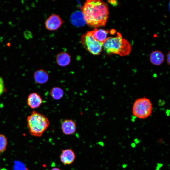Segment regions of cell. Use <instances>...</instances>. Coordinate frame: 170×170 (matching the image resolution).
Instances as JSON below:
<instances>
[{"instance_id":"8992f818","label":"cell","mask_w":170,"mask_h":170,"mask_svg":"<svg viewBox=\"0 0 170 170\" xmlns=\"http://www.w3.org/2000/svg\"><path fill=\"white\" fill-rule=\"evenodd\" d=\"M63 22L58 15L53 14L50 15L45 22L46 28L50 31L57 30L62 25Z\"/></svg>"},{"instance_id":"ba28073f","label":"cell","mask_w":170,"mask_h":170,"mask_svg":"<svg viewBox=\"0 0 170 170\" xmlns=\"http://www.w3.org/2000/svg\"><path fill=\"white\" fill-rule=\"evenodd\" d=\"M61 128L64 134L66 135H71L76 132V123L72 120L66 119L62 122Z\"/></svg>"},{"instance_id":"ffe728a7","label":"cell","mask_w":170,"mask_h":170,"mask_svg":"<svg viewBox=\"0 0 170 170\" xmlns=\"http://www.w3.org/2000/svg\"><path fill=\"white\" fill-rule=\"evenodd\" d=\"M51 170H61L57 168H54L51 169Z\"/></svg>"},{"instance_id":"2e32d148","label":"cell","mask_w":170,"mask_h":170,"mask_svg":"<svg viewBox=\"0 0 170 170\" xmlns=\"http://www.w3.org/2000/svg\"><path fill=\"white\" fill-rule=\"evenodd\" d=\"M7 139L5 135L0 134V153L4 152L7 145Z\"/></svg>"},{"instance_id":"9c48e42d","label":"cell","mask_w":170,"mask_h":170,"mask_svg":"<svg viewBox=\"0 0 170 170\" xmlns=\"http://www.w3.org/2000/svg\"><path fill=\"white\" fill-rule=\"evenodd\" d=\"M42 102L41 96L36 93H32L28 96L27 104L31 109H35L39 107Z\"/></svg>"},{"instance_id":"30bf717a","label":"cell","mask_w":170,"mask_h":170,"mask_svg":"<svg viewBox=\"0 0 170 170\" xmlns=\"http://www.w3.org/2000/svg\"><path fill=\"white\" fill-rule=\"evenodd\" d=\"M34 78L35 82L39 84L46 83L49 79L47 72L43 69L37 70L34 73Z\"/></svg>"},{"instance_id":"9a60e30c","label":"cell","mask_w":170,"mask_h":170,"mask_svg":"<svg viewBox=\"0 0 170 170\" xmlns=\"http://www.w3.org/2000/svg\"><path fill=\"white\" fill-rule=\"evenodd\" d=\"M50 94L52 97L56 100H58L61 99L64 95V91L63 89L58 87L52 88L50 91Z\"/></svg>"},{"instance_id":"7c38bea8","label":"cell","mask_w":170,"mask_h":170,"mask_svg":"<svg viewBox=\"0 0 170 170\" xmlns=\"http://www.w3.org/2000/svg\"><path fill=\"white\" fill-rule=\"evenodd\" d=\"M164 57L163 53L158 50L153 51L150 55V62L153 65H160L164 61Z\"/></svg>"},{"instance_id":"6da1fadb","label":"cell","mask_w":170,"mask_h":170,"mask_svg":"<svg viewBox=\"0 0 170 170\" xmlns=\"http://www.w3.org/2000/svg\"><path fill=\"white\" fill-rule=\"evenodd\" d=\"M86 23L89 26L98 28L105 26L109 17L107 4L100 0H88L82 8Z\"/></svg>"},{"instance_id":"5bb4252c","label":"cell","mask_w":170,"mask_h":170,"mask_svg":"<svg viewBox=\"0 0 170 170\" xmlns=\"http://www.w3.org/2000/svg\"><path fill=\"white\" fill-rule=\"evenodd\" d=\"M56 60L58 65L62 67H65L70 64L71 61V57L67 53L62 52L57 55Z\"/></svg>"},{"instance_id":"52a82bcc","label":"cell","mask_w":170,"mask_h":170,"mask_svg":"<svg viewBox=\"0 0 170 170\" xmlns=\"http://www.w3.org/2000/svg\"><path fill=\"white\" fill-rule=\"evenodd\" d=\"M60 158L63 164L64 165H70L74 162L76 155L72 149H67L62 150Z\"/></svg>"},{"instance_id":"5b68a950","label":"cell","mask_w":170,"mask_h":170,"mask_svg":"<svg viewBox=\"0 0 170 170\" xmlns=\"http://www.w3.org/2000/svg\"><path fill=\"white\" fill-rule=\"evenodd\" d=\"M81 42L84 48L93 55H99L102 51L103 43L94 39L91 31H88L81 36Z\"/></svg>"},{"instance_id":"4fadbf2b","label":"cell","mask_w":170,"mask_h":170,"mask_svg":"<svg viewBox=\"0 0 170 170\" xmlns=\"http://www.w3.org/2000/svg\"><path fill=\"white\" fill-rule=\"evenodd\" d=\"M92 34L94 39L97 41L103 43L107 38L108 30L103 29L95 28L91 31Z\"/></svg>"},{"instance_id":"8fae6325","label":"cell","mask_w":170,"mask_h":170,"mask_svg":"<svg viewBox=\"0 0 170 170\" xmlns=\"http://www.w3.org/2000/svg\"><path fill=\"white\" fill-rule=\"evenodd\" d=\"M71 20L72 24L77 27L82 26L86 23L83 13L79 11L73 13L71 16Z\"/></svg>"},{"instance_id":"7a4b0ae2","label":"cell","mask_w":170,"mask_h":170,"mask_svg":"<svg viewBox=\"0 0 170 170\" xmlns=\"http://www.w3.org/2000/svg\"><path fill=\"white\" fill-rule=\"evenodd\" d=\"M102 47L108 54H117L122 56L129 54L131 50L129 42L123 39L119 32L116 33L115 37L107 38L103 43Z\"/></svg>"},{"instance_id":"3957f363","label":"cell","mask_w":170,"mask_h":170,"mask_svg":"<svg viewBox=\"0 0 170 170\" xmlns=\"http://www.w3.org/2000/svg\"><path fill=\"white\" fill-rule=\"evenodd\" d=\"M27 121L30 134L36 137L42 136L50 124L47 117L35 111H33L27 117Z\"/></svg>"},{"instance_id":"277c9868","label":"cell","mask_w":170,"mask_h":170,"mask_svg":"<svg viewBox=\"0 0 170 170\" xmlns=\"http://www.w3.org/2000/svg\"><path fill=\"white\" fill-rule=\"evenodd\" d=\"M152 110V103L149 99L145 97L137 99L133 104V114L139 119L147 118L151 115Z\"/></svg>"},{"instance_id":"e0dca14e","label":"cell","mask_w":170,"mask_h":170,"mask_svg":"<svg viewBox=\"0 0 170 170\" xmlns=\"http://www.w3.org/2000/svg\"><path fill=\"white\" fill-rule=\"evenodd\" d=\"M5 87L4 81L3 78L0 77V96H1L5 91Z\"/></svg>"},{"instance_id":"44dd1931","label":"cell","mask_w":170,"mask_h":170,"mask_svg":"<svg viewBox=\"0 0 170 170\" xmlns=\"http://www.w3.org/2000/svg\"><path fill=\"white\" fill-rule=\"evenodd\" d=\"M0 170H1L0 168Z\"/></svg>"},{"instance_id":"d6986e66","label":"cell","mask_w":170,"mask_h":170,"mask_svg":"<svg viewBox=\"0 0 170 170\" xmlns=\"http://www.w3.org/2000/svg\"><path fill=\"white\" fill-rule=\"evenodd\" d=\"M170 51H169L167 54V63L169 65H170Z\"/></svg>"},{"instance_id":"ac0fdd59","label":"cell","mask_w":170,"mask_h":170,"mask_svg":"<svg viewBox=\"0 0 170 170\" xmlns=\"http://www.w3.org/2000/svg\"><path fill=\"white\" fill-rule=\"evenodd\" d=\"M108 2L110 4L113 6H116L118 4V1L116 0H109L108 1Z\"/></svg>"}]
</instances>
